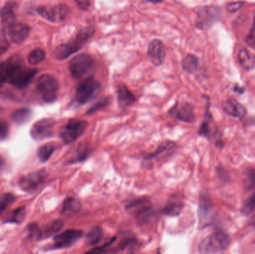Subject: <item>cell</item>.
<instances>
[{"label": "cell", "instance_id": "1", "mask_svg": "<svg viewBox=\"0 0 255 254\" xmlns=\"http://www.w3.org/2000/svg\"><path fill=\"white\" fill-rule=\"evenodd\" d=\"M125 210L128 214L134 216L140 225L149 224L155 216L153 205L146 197L131 201L125 207Z\"/></svg>", "mask_w": 255, "mask_h": 254}, {"label": "cell", "instance_id": "2", "mask_svg": "<svg viewBox=\"0 0 255 254\" xmlns=\"http://www.w3.org/2000/svg\"><path fill=\"white\" fill-rule=\"evenodd\" d=\"M93 32L94 30L90 27L81 30L73 41L66 44L60 45L55 49L53 53L54 58L59 61L67 59L69 56L78 52L82 46L92 37Z\"/></svg>", "mask_w": 255, "mask_h": 254}, {"label": "cell", "instance_id": "3", "mask_svg": "<svg viewBox=\"0 0 255 254\" xmlns=\"http://www.w3.org/2000/svg\"><path fill=\"white\" fill-rule=\"evenodd\" d=\"M230 242L229 236L226 233L216 231L201 240L198 245V252L200 254L220 253L226 250Z\"/></svg>", "mask_w": 255, "mask_h": 254}, {"label": "cell", "instance_id": "4", "mask_svg": "<svg viewBox=\"0 0 255 254\" xmlns=\"http://www.w3.org/2000/svg\"><path fill=\"white\" fill-rule=\"evenodd\" d=\"M37 89L44 102L52 103L55 101L58 97L59 83L51 75H42L37 79Z\"/></svg>", "mask_w": 255, "mask_h": 254}, {"label": "cell", "instance_id": "5", "mask_svg": "<svg viewBox=\"0 0 255 254\" xmlns=\"http://www.w3.org/2000/svg\"><path fill=\"white\" fill-rule=\"evenodd\" d=\"M86 121L71 119L63 127L60 131V137L66 145L74 143L83 135L87 128Z\"/></svg>", "mask_w": 255, "mask_h": 254}, {"label": "cell", "instance_id": "6", "mask_svg": "<svg viewBox=\"0 0 255 254\" xmlns=\"http://www.w3.org/2000/svg\"><path fill=\"white\" fill-rule=\"evenodd\" d=\"M100 89V84L94 78L89 77L81 82L76 87L75 100L79 105L90 101Z\"/></svg>", "mask_w": 255, "mask_h": 254}, {"label": "cell", "instance_id": "7", "mask_svg": "<svg viewBox=\"0 0 255 254\" xmlns=\"http://www.w3.org/2000/svg\"><path fill=\"white\" fill-rule=\"evenodd\" d=\"M93 66V59L88 54H80L70 60L69 70L73 78L79 79L87 73Z\"/></svg>", "mask_w": 255, "mask_h": 254}, {"label": "cell", "instance_id": "8", "mask_svg": "<svg viewBox=\"0 0 255 254\" xmlns=\"http://www.w3.org/2000/svg\"><path fill=\"white\" fill-rule=\"evenodd\" d=\"M55 124V119L52 118H44L37 121L30 130L31 137L37 141L50 138L53 135Z\"/></svg>", "mask_w": 255, "mask_h": 254}, {"label": "cell", "instance_id": "9", "mask_svg": "<svg viewBox=\"0 0 255 254\" xmlns=\"http://www.w3.org/2000/svg\"><path fill=\"white\" fill-rule=\"evenodd\" d=\"M47 177L44 169L28 173L19 180V186L22 190L26 192H34L44 183Z\"/></svg>", "mask_w": 255, "mask_h": 254}, {"label": "cell", "instance_id": "10", "mask_svg": "<svg viewBox=\"0 0 255 254\" xmlns=\"http://www.w3.org/2000/svg\"><path fill=\"white\" fill-rule=\"evenodd\" d=\"M81 230L69 229L61 234H57L53 239L54 249H64L71 247L76 244L83 236Z\"/></svg>", "mask_w": 255, "mask_h": 254}, {"label": "cell", "instance_id": "11", "mask_svg": "<svg viewBox=\"0 0 255 254\" xmlns=\"http://www.w3.org/2000/svg\"><path fill=\"white\" fill-rule=\"evenodd\" d=\"M219 8L215 6L201 7L197 12L196 26L200 29H207L219 19Z\"/></svg>", "mask_w": 255, "mask_h": 254}, {"label": "cell", "instance_id": "12", "mask_svg": "<svg viewBox=\"0 0 255 254\" xmlns=\"http://www.w3.org/2000/svg\"><path fill=\"white\" fill-rule=\"evenodd\" d=\"M37 13L45 19L52 22H60L66 19L69 13L68 6L60 4L53 7H40L37 8Z\"/></svg>", "mask_w": 255, "mask_h": 254}, {"label": "cell", "instance_id": "13", "mask_svg": "<svg viewBox=\"0 0 255 254\" xmlns=\"http://www.w3.org/2000/svg\"><path fill=\"white\" fill-rule=\"evenodd\" d=\"M169 115L174 119L186 123H194L195 115L193 107L188 103H177L169 110Z\"/></svg>", "mask_w": 255, "mask_h": 254}, {"label": "cell", "instance_id": "14", "mask_svg": "<svg viewBox=\"0 0 255 254\" xmlns=\"http://www.w3.org/2000/svg\"><path fill=\"white\" fill-rule=\"evenodd\" d=\"M24 67L23 60L22 57L14 55L10 57L4 64L1 65L0 70V76L4 82H8L10 78L19 70Z\"/></svg>", "mask_w": 255, "mask_h": 254}, {"label": "cell", "instance_id": "15", "mask_svg": "<svg viewBox=\"0 0 255 254\" xmlns=\"http://www.w3.org/2000/svg\"><path fill=\"white\" fill-rule=\"evenodd\" d=\"M37 73V70L34 69L25 68V67L19 69L9 80V83L13 85L19 89L26 87Z\"/></svg>", "mask_w": 255, "mask_h": 254}, {"label": "cell", "instance_id": "16", "mask_svg": "<svg viewBox=\"0 0 255 254\" xmlns=\"http://www.w3.org/2000/svg\"><path fill=\"white\" fill-rule=\"evenodd\" d=\"M148 55L153 65L159 67L164 63L166 57L165 49L161 40L155 39L149 43Z\"/></svg>", "mask_w": 255, "mask_h": 254}, {"label": "cell", "instance_id": "17", "mask_svg": "<svg viewBox=\"0 0 255 254\" xmlns=\"http://www.w3.org/2000/svg\"><path fill=\"white\" fill-rule=\"evenodd\" d=\"M29 32V26L26 24L13 22L9 25L8 36L13 43H22L27 38Z\"/></svg>", "mask_w": 255, "mask_h": 254}, {"label": "cell", "instance_id": "18", "mask_svg": "<svg viewBox=\"0 0 255 254\" xmlns=\"http://www.w3.org/2000/svg\"><path fill=\"white\" fill-rule=\"evenodd\" d=\"M212 204L210 195L207 191H202L199 195V204H198V219L200 225H204L208 220L211 213Z\"/></svg>", "mask_w": 255, "mask_h": 254}, {"label": "cell", "instance_id": "19", "mask_svg": "<svg viewBox=\"0 0 255 254\" xmlns=\"http://www.w3.org/2000/svg\"><path fill=\"white\" fill-rule=\"evenodd\" d=\"M225 113L229 116L238 119H243L246 114V109L244 106L235 98H228L222 104Z\"/></svg>", "mask_w": 255, "mask_h": 254}, {"label": "cell", "instance_id": "20", "mask_svg": "<svg viewBox=\"0 0 255 254\" xmlns=\"http://www.w3.org/2000/svg\"><path fill=\"white\" fill-rule=\"evenodd\" d=\"M116 99L119 107L128 108L135 102L136 97L125 85H120L116 88Z\"/></svg>", "mask_w": 255, "mask_h": 254}, {"label": "cell", "instance_id": "21", "mask_svg": "<svg viewBox=\"0 0 255 254\" xmlns=\"http://www.w3.org/2000/svg\"><path fill=\"white\" fill-rule=\"evenodd\" d=\"M92 153V146L87 142L80 143L75 152L74 157L70 160L69 164H80L88 159Z\"/></svg>", "mask_w": 255, "mask_h": 254}, {"label": "cell", "instance_id": "22", "mask_svg": "<svg viewBox=\"0 0 255 254\" xmlns=\"http://www.w3.org/2000/svg\"><path fill=\"white\" fill-rule=\"evenodd\" d=\"M184 208V203L181 199L174 198L173 199H170L167 203L164 208L162 209L161 213L167 216L170 217H175L179 216L183 211Z\"/></svg>", "mask_w": 255, "mask_h": 254}, {"label": "cell", "instance_id": "23", "mask_svg": "<svg viewBox=\"0 0 255 254\" xmlns=\"http://www.w3.org/2000/svg\"><path fill=\"white\" fill-rule=\"evenodd\" d=\"M239 64L242 68L249 71L255 68V55L249 49L243 48L237 55Z\"/></svg>", "mask_w": 255, "mask_h": 254}, {"label": "cell", "instance_id": "24", "mask_svg": "<svg viewBox=\"0 0 255 254\" xmlns=\"http://www.w3.org/2000/svg\"><path fill=\"white\" fill-rule=\"evenodd\" d=\"M82 210V204L76 198L69 197L64 200L62 204L61 214L66 217H71L78 214Z\"/></svg>", "mask_w": 255, "mask_h": 254}, {"label": "cell", "instance_id": "25", "mask_svg": "<svg viewBox=\"0 0 255 254\" xmlns=\"http://www.w3.org/2000/svg\"><path fill=\"white\" fill-rule=\"evenodd\" d=\"M16 4L14 1H8L1 10V22L4 24L13 23L16 17Z\"/></svg>", "mask_w": 255, "mask_h": 254}, {"label": "cell", "instance_id": "26", "mask_svg": "<svg viewBox=\"0 0 255 254\" xmlns=\"http://www.w3.org/2000/svg\"><path fill=\"white\" fill-rule=\"evenodd\" d=\"M103 237V230L99 226L90 228L85 238V243L88 246H94L100 243Z\"/></svg>", "mask_w": 255, "mask_h": 254}, {"label": "cell", "instance_id": "27", "mask_svg": "<svg viewBox=\"0 0 255 254\" xmlns=\"http://www.w3.org/2000/svg\"><path fill=\"white\" fill-rule=\"evenodd\" d=\"M174 146H175V144L173 142H164V143H162L158 146V149L155 152L145 155L144 160H146V161H151V160L155 159L158 157L161 156L163 154L170 152L171 149H174Z\"/></svg>", "mask_w": 255, "mask_h": 254}, {"label": "cell", "instance_id": "28", "mask_svg": "<svg viewBox=\"0 0 255 254\" xmlns=\"http://www.w3.org/2000/svg\"><path fill=\"white\" fill-rule=\"evenodd\" d=\"M31 111L30 109L19 108L15 110L11 115V119L16 125H22L26 123L31 119Z\"/></svg>", "mask_w": 255, "mask_h": 254}, {"label": "cell", "instance_id": "29", "mask_svg": "<svg viewBox=\"0 0 255 254\" xmlns=\"http://www.w3.org/2000/svg\"><path fill=\"white\" fill-rule=\"evenodd\" d=\"M55 146L53 143H49L43 145L37 150V157L41 162L45 163L50 159L55 151Z\"/></svg>", "mask_w": 255, "mask_h": 254}, {"label": "cell", "instance_id": "30", "mask_svg": "<svg viewBox=\"0 0 255 254\" xmlns=\"http://www.w3.org/2000/svg\"><path fill=\"white\" fill-rule=\"evenodd\" d=\"M182 67L188 73H194L198 69V60L192 54H188L182 61Z\"/></svg>", "mask_w": 255, "mask_h": 254}, {"label": "cell", "instance_id": "31", "mask_svg": "<svg viewBox=\"0 0 255 254\" xmlns=\"http://www.w3.org/2000/svg\"><path fill=\"white\" fill-rule=\"evenodd\" d=\"M63 228H64L63 221L60 220V219L54 221L46 226L43 235L46 237H52V236L59 233L63 229Z\"/></svg>", "mask_w": 255, "mask_h": 254}, {"label": "cell", "instance_id": "32", "mask_svg": "<svg viewBox=\"0 0 255 254\" xmlns=\"http://www.w3.org/2000/svg\"><path fill=\"white\" fill-rule=\"evenodd\" d=\"M27 234H28L29 240L32 242L38 241V240H41L42 237H43V232L39 228L37 224L35 223L30 224L28 225Z\"/></svg>", "mask_w": 255, "mask_h": 254}, {"label": "cell", "instance_id": "33", "mask_svg": "<svg viewBox=\"0 0 255 254\" xmlns=\"http://www.w3.org/2000/svg\"><path fill=\"white\" fill-rule=\"evenodd\" d=\"M46 58V52L41 49H35L30 52L28 61L31 65H36L44 61Z\"/></svg>", "mask_w": 255, "mask_h": 254}, {"label": "cell", "instance_id": "34", "mask_svg": "<svg viewBox=\"0 0 255 254\" xmlns=\"http://www.w3.org/2000/svg\"><path fill=\"white\" fill-rule=\"evenodd\" d=\"M25 207H21L11 212L10 216L7 217L6 222L8 223L20 224L25 218Z\"/></svg>", "mask_w": 255, "mask_h": 254}, {"label": "cell", "instance_id": "35", "mask_svg": "<svg viewBox=\"0 0 255 254\" xmlns=\"http://www.w3.org/2000/svg\"><path fill=\"white\" fill-rule=\"evenodd\" d=\"M210 113H209L208 110H207L205 118H204V121L201 122V125L198 128V134L207 139H210V136H211L210 135L211 134V129H210Z\"/></svg>", "mask_w": 255, "mask_h": 254}, {"label": "cell", "instance_id": "36", "mask_svg": "<svg viewBox=\"0 0 255 254\" xmlns=\"http://www.w3.org/2000/svg\"><path fill=\"white\" fill-rule=\"evenodd\" d=\"M245 189L250 190L255 186V169L249 168L244 173Z\"/></svg>", "mask_w": 255, "mask_h": 254}, {"label": "cell", "instance_id": "37", "mask_svg": "<svg viewBox=\"0 0 255 254\" xmlns=\"http://www.w3.org/2000/svg\"><path fill=\"white\" fill-rule=\"evenodd\" d=\"M110 98L108 97H106V98H101L99 101H97L96 103L93 104V105L91 106L89 109H88L87 111H86V115H92L94 113L98 112V110H101V109L104 108V107H107L109 104H110Z\"/></svg>", "mask_w": 255, "mask_h": 254}, {"label": "cell", "instance_id": "38", "mask_svg": "<svg viewBox=\"0 0 255 254\" xmlns=\"http://www.w3.org/2000/svg\"><path fill=\"white\" fill-rule=\"evenodd\" d=\"M255 211V192L245 201L243 207V213L249 215Z\"/></svg>", "mask_w": 255, "mask_h": 254}, {"label": "cell", "instance_id": "39", "mask_svg": "<svg viewBox=\"0 0 255 254\" xmlns=\"http://www.w3.org/2000/svg\"><path fill=\"white\" fill-rule=\"evenodd\" d=\"M245 4L246 2L243 1H230L226 4L227 11L229 13L238 11L245 5Z\"/></svg>", "mask_w": 255, "mask_h": 254}, {"label": "cell", "instance_id": "40", "mask_svg": "<svg viewBox=\"0 0 255 254\" xmlns=\"http://www.w3.org/2000/svg\"><path fill=\"white\" fill-rule=\"evenodd\" d=\"M8 133V124L5 121L0 120V141L7 138Z\"/></svg>", "mask_w": 255, "mask_h": 254}, {"label": "cell", "instance_id": "41", "mask_svg": "<svg viewBox=\"0 0 255 254\" xmlns=\"http://www.w3.org/2000/svg\"><path fill=\"white\" fill-rule=\"evenodd\" d=\"M9 47L8 41L4 35H0V55L7 52Z\"/></svg>", "mask_w": 255, "mask_h": 254}, {"label": "cell", "instance_id": "42", "mask_svg": "<svg viewBox=\"0 0 255 254\" xmlns=\"http://www.w3.org/2000/svg\"><path fill=\"white\" fill-rule=\"evenodd\" d=\"M75 1H76L78 6H79L81 9H82V10H87V9L90 7V0H75Z\"/></svg>", "mask_w": 255, "mask_h": 254}, {"label": "cell", "instance_id": "43", "mask_svg": "<svg viewBox=\"0 0 255 254\" xmlns=\"http://www.w3.org/2000/svg\"><path fill=\"white\" fill-rule=\"evenodd\" d=\"M7 205H9L8 203L4 199L3 195H1V196L0 197V214H1V213L5 210Z\"/></svg>", "mask_w": 255, "mask_h": 254}, {"label": "cell", "instance_id": "44", "mask_svg": "<svg viewBox=\"0 0 255 254\" xmlns=\"http://www.w3.org/2000/svg\"><path fill=\"white\" fill-rule=\"evenodd\" d=\"M4 159H3L2 158H1V157H0V171H1V170L3 169V168H4Z\"/></svg>", "mask_w": 255, "mask_h": 254}, {"label": "cell", "instance_id": "45", "mask_svg": "<svg viewBox=\"0 0 255 254\" xmlns=\"http://www.w3.org/2000/svg\"><path fill=\"white\" fill-rule=\"evenodd\" d=\"M234 91H235V92H239V93L241 94L242 92H243L244 89H243V88L239 87V86H236V87H234Z\"/></svg>", "mask_w": 255, "mask_h": 254}, {"label": "cell", "instance_id": "46", "mask_svg": "<svg viewBox=\"0 0 255 254\" xmlns=\"http://www.w3.org/2000/svg\"><path fill=\"white\" fill-rule=\"evenodd\" d=\"M148 1H150L152 3H159L162 1V0H147Z\"/></svg>", "mask_w": 255, "mask_h": 254}, {"label": "cell", "instance_id": "47", "mask_svg": "<svg viewBox=\"0 0 255 254\" xmlns=\"http://www.w3.org/2000/svg\"><path fill=\"white\" fill-rule=\"evenodd\" d=\"M4 80H3L2 78L0 76V87H1V85H2V84L4 83Z\"/></svg>", "mask_w": 255, "mask_h": 254}, {"label": "cell", "instance_id": "48", "mask_svg": "<svg viewBox=\"0 0 255 254\" xmlns=\"http://www.w3.org/2000/svg\"><path fill=\"white\" fill-rule=\"evenodd\" d=\"M252 225H253L254 228H255V219H254L253 222H252Z\"/></svg>", "mask_w": 255, "mask_h": 254}, {"label": "cell", "instance_id": "49", "mask_svg": "<svg viewBox=\"0 0 255 254\" xmlns=\"http://www.w3.org/2000/svg\"><path fill=\"white\" fill-rule=\"evenodd\" d=\"M1 107H0V112H1Z\"/></svg>", "mask_w": 255, "mask_h": 254}]
</instances>
